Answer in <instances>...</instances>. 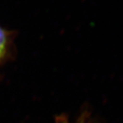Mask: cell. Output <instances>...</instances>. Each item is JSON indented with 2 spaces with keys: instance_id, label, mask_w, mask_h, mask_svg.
Returning <instances> with one entry per match:
<instances>
[{
  "instance_id": "6da1fadb",
  "label": "cell",
  "mask_w": 123,
  "mask_h": 123,
  "mask_svg": "<svg viewBox=\"0 0 123 123\" xmlns=\"http://www.w3.org/2000/svg\"><path fill=\"white\" fill-rule=\"evenodd\" d=\"M12 34L0 26V63L5 60L11 50Z\"/></svg>"
}]
</instances>
